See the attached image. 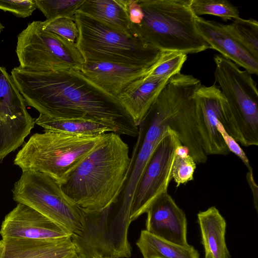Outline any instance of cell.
Masks as SVG:
<instances>
[{
  "instance_id": "ac0fdd59",
  "label": "cell",
  "mask_w": 258,
  "mask_h": 258,
  "mask_svg": "<svg viewBox=\"0 0 258 258\" xmlns=\"http://www.w3.org/2000/svg\"><path fill=\"white\" fill-rule=\"evenodd\" d=\"M169 79L142 77L116 97L138 126Z\"/></svg>"
},
{
  "instance_id": "7c38bea8",
  "label": "cell",
  "mask_w": 258,
  "mask_h": 258,
  "mask_svg": "<svg viewBox=\"0 0 258 258\" xmlns=\"http://www.w3.org/2000/svg\"><path fill=\"white\" fill-rule=\"evenodd\" d=\"M11 75L0 66V158L24 142L35 123Z\"/></svg>"
},
{
  "instance_id": "d6a6232c",
  "label": "cell",
  "mask_w": 258,
  "mask_h": 258,
  "mask_svg": "<svg viewBox=\"0 0 258 258\" xmlns=\"http://www.w3.org/2000/svg\"><path fill=\"white\" fill-rule=\"evenodd\" d=\"M189 154L188 149L186 146L182 145L181 143L177 146L175 150L176 155L183 157Z\"/></svg>"
},
{
  "instance_id": "ffe728a7",
  "label": "cell",
  "mask_w": 258,
  "mask_h": 258,
  "mask_svg": "<svg viewBox=\"0 0 258 258\" xmlns=\"http://www.w3.org/2000/svg\"><path fill=\"white\" fill-rule=\"evenodd\" d=\"M127 3L128 0H85L77 12L119 31L131 33Z\"/></svg>"
},
{
  "instance_id": "ba28073f",
  "label": "cell",
  "mask_w": 258,
  "mask_h": 258,
  "mask_svg": "<svg viewBox=\"0 0 258 258\" xmlns=\"http://www.w3.org/2000/svg\"><path fill=\"white\" fill-rule=\"evenodd\" d=\"M13 199L37 211L72 236L82 229L84 210L70 199L59 184L38 171L23 172L12 190Z\"/></svg>"
},
{
  "instance_id": "e575fe53",
  "label": "cell",
  "mask_w": 258,
  "mask_h": 258,
  "mask_svg": "<svg viewBox=\"0 0 258 258\" xmlns=\"http://www.w3.org/2000/svg\"><path fill=\"white\" fill-rule=\"evenodd\" d=\"M74 258H81V257H79V256H77L75 257ZM104 258H117V257H104Z\"/></svg>"
},
{
  "instance_id": "1f68e13d",
  "label": "cell",
  "mask_w": 258,
  "mask_h": 258,
  "mask_svg": "<svg viewBox=\"0 0 258 258\" xmlns=\"http://www.w3.org/2000/svg\"><path fill=\"white\" fill-rule=\"evenodd\" d=\"M247 183L251 189L254 208L258 211V186L254 180L252 170H248L246 174Z\"/></svg>"
},
{
  "instance_id": "44dd1931",
  "label": "cell",
  "mask_w": 258,
  "mask_h": 258,
  "mask_svg": "<svg viewBox=\"0 0 258 258\" xmlns=\"http://www.w3.org/2000/svg\"><path fill=\"white\" fill-rule=\"evenodd\" d=\"M35 122L42 127L44 132L80 136H97L107 132L118 135L117 129L113 125L90 120L57 119L40 113Z\"/></svg>"
},
{
  "instance_id": "e0dca14e",
  "label": "cell",
  "mask_w": 258,
  "mask_h": 258,
  "mask_svg": "<svg viewBox=\"0 0 258 258\" xmlns=\"http://www.w3.org/2000/svg\"><path fill=\"white\" fill-rule=\"evenodd\" d=\"M150 67L85 62L81 72L102 90L116 97L130 84L143 77Z\"/></svg>"
},
{
  "instance_id": "7402d4cb",
  "label": "cell",
  "mask_w": 258,
  "mask_h": 258,
  "mask_svg": "<svg viewBox=\"0 0 258 258\" xmlns=\"http://www.w3.org/2000/svg\"><path fill=\"white\" fill-rule=\"evenodd\" d=\"M143 258H199L189 244L181 245L160 238L143 230L136 242Z\"/></svg>"
},
{
  "instance_id": "3957f363",
  "label": "cell",
  "mask_w": 258,
  "mask_h": 258,
  "mask_svg": "<svg viewBox=\"0 0 258 258\" xmlns=\"http://www.w3.org/2000/svg\"><path fill=\"white\" fill-rule=\"evenodd\" d=\"M202 85L192 75L178 74L170 78L138 125L142 142L158 144L172 131L196 163L207 160L199 133L196 93Z\"/></svg>"
},
{
  "instance_id": "7a4b0ae2",
  "label": "cell",
  "mask_w": 258,
  "mask_h": 258,
  "mask_svg": "<svg viewBox=\"0 0 258 258\" xmlns=\"http://www.w3.org/2000/svg\"><path fill=\"white\" fill-rule=\"evenodd\" d=\"M132 163L128 146L120 135L106 133L60 186L81 209L99 211L117 201Z\"/></svg>"
},
{
  "instance_id": "d6986e66",
  "label": "cell",
  "mask_w": 258,
  "mask_h": 258,
  "mask_svg": "<svg viewBox=\"0 0 258 258\" xmlns=\"http://www.w3.org/2000/svg\"><path fill=\"white\" fill-rule=\"evenodd\" d=\"M205 258H231L225 241L226 223L214 206L198 214Z\"/></svg>"
},
{
  "instance_id": "8fae6325",
  "label": "cell",
  "mask_w": 258,
  "mask_h": 258,
  "mask_svg": "<svg viewBox=\"0 0 258 258\" xmlns=\"http://www.w3.org/2000/svg\"><path fill=\"white\" fill-rule=\"evenodd\" d=\"M180 143L170 130L158 144L138 183L131 209V222L146 213L155 200L167 192L175 150Z\"/></svg>"
},
{
  "instance_id": "9a60e30c",
  "label": "cell",
  "mask_w": 258,
  "mask_h": 258,
  "mask_svg": "<svg viewBox=\"0 0 258 258\" xmlns=\"http://www.w3.org/2000/svg\"><path fill=\"white\" fill-rule=\"evenodd\" d=\"M197 29L210 48L242 67L249 74L257 75L258 59L252 56L226 30L225 24L197 16Z\"/></svg>"
},
{
  "instance_id": "6da1fadb",
  "label": "cell",
  "mask_w": 258,
  "mask_h": 258,
  "mask_svg": "<svg viewBox=\"0 0 258 258\" xmlns=\"http://www.w3.org/2000/svg\"><path fill=\"white\" fill-rule=\"evenodd\" d=\"M11 76L27 105L52 118L90 120L115 126L118 135L138 137L139 127L114 97L80 71L36 72L19 66Z\"/></svg>"
},
{
  "instance_id": "5bb4252c",
  "label": "cell",
  "mask_w": 258,
  "mask_h": 258,
  "mask_svg": "<svg viewBox=\"0 0 258 258\" xmlns=\"http://www.w3.org/2000/svg\"><path fill=\"white\" fill-rule=\"evenodd\" d=\"M146 213L147 231L175 244H188L185 214L167 192L156 199Z\"/></svg>"
},
{
  "instance_id": "5b68a950",
  "label": "cell",
  "mask_w": 258,
  "mask_h": 258,
  "mask_svg": "<svg viewBox=\"0 0 258 258\" xmlns=\"http://www.w3.org/2000/svg\"><path fill=\"white\" fill-rule=\"evenodd\" d=\"M78 29L76 45L85 62H108L150 67L162 51L136 32L119 31L82 13L76 12Z\"/></svg>"
},
{
  "instance_id": "d4e9b609",
  "label": "cell",
  "mask_w": 258,
  "mask_h": 258,
  "mask_svg": "<svg viewBox=\"0 0 258 258\" xmlns=\"http://www.w3.org/2000/svg\"><path fill=\"white\" fill-rule=\"evenodd\" d=\"M190 7L196 16L211 15L224 21L239 18L238 8L227 0H191Z\"/></svg>"
},
{
  "instance_id": "2e32d148",
  "label": "cell",
  "mask_w": 258,
  "mask_h": 258,
  "mask_svg": "<svg viewBox=\"0 0 258 258\" xmlns=\"http://www.w3.org/2000/svg\"><path fill=\"white\" fill-rule=\"evenodd\" d=\"M78 256L71 237L0 240V258H74Z\"/></svg>"
},
{
  "instance_id": "9c48e42d",
  "label": "cell",
  "mask_w": 258,
  "mask_h": 258,
  "mask_svg": "<svg viewBox=\"0 0 258 258\" xmlns=\"http://www.w3.org/2000/svg\"><path fill=\"white\" fill-rule=\"evenodd\" d=\"M215 82L226 98L245 143L258 145V92L251 75L220 54L214 56Z\"/></svg>"
},
{
  "instance_id": "30bf717a",
  "label": "cell",
  "mask_w": 258,
  "mask_h": 258,
  "mask_svg": "<svg viewBox=\"0 0 258 258\" xmlns=\"http://www.w3.org/2000/svg\"><path fill=\"white\" fill-rule=\"evenodd\" d=\"M196 120L202 146L207 155H225L230 152L219 133V120L230 135L238 126L228 103L219 86L201 85L196 93Z\"/></svg>"
},
{
  "instance_id": "83f0119b",
  "label": "cell",
  "mask_w": 258,
  "mask_h": 258,
  "mask_svg": "<svg viewBox=\"0 0 258 258\" xmlns=\"http://www.w3.org/2000/svg\"><path fill=\"white\" fill-rule=\"evenodd\" d=\"M43 28L67 40L76 43L78 36V29L75 21L62 17L42 21Z\"/></svg>"
},
{
  "instance_id": "603a6c76",
  "label": "cell",
  "mask_w": 258,
  "mask_h": 258,
  "mask_svg": "<svg viewBox=\"0 0 258 258\" xmlns=\"http://www.w3.org/2000/svg\"><path fill=\"white\" fill-rule=\"evenodd\" d=\"M228 32L252 56L258 59V22L253 19L240 17L225 24Z\"/></svg>"
},
{
  "instance_id": "484cf974",
  "label": "cell",
  "mask_w": 258,
  "mask_h": 258,
  "mask_svg": "<svg viewBox=\"0 0 258 258\" xmlns=\"http://www.w3.org/2000/svg\"><path fill=\"white\" fill-rule=\"evenodd\" d=\"M85 0H35L37 8L46 20L68 18L75 21V14Z\"/></svg>"
},
{
  "instance_id": "f546056e",
  "label": "cell",
  "mask_w": 258,
  "mask_h": 258,
  "mask_svg": "<svg viewBox=\"0 0 258 258\" xmlns=\"http://www.w3.org/2000/svg\"><path fill=\"white\" fill-rule=\"evenodd\" d=\"M217 127L229 151L232 152L239 157L247 167L248 170H252L248 159L243 150L240 147L238 142L228 134L219 120L218 122Z\"/></svg>"
},
{
  "instance_id": "277c9868",
  "label": "cell",
  "mask_w": 258,
  "mask_h": 258,
  "mask_svg": "<svg viewBox=\"0 0 258 258\" xmlns=\"http://www.w3.org/2000/svg\"><path fill=\"white\" fill-rule=\"evenodd\" d=\"M143 19L131 30L161 51L197 53L210 48L200 35L191 0H137Z\"/></svg>"
},
{
  "instance_id": "4fadbf2b",
  "label": "cell",
  "mask_w": 258,
  "mask_h": 258,
  "mask_svg": "<svg viewBox=\"0 0 258 258\" xmlns=\"http://www.w3.org/2000/svg\"><path fill=\"white\" fill-rule=\"evenodd\" d=\"M0 234L2 238L46 239L71 237L63 228L22 203H18L6 216Z\"/></svg>"
},
{
  "instance_id": "4dcf8cb0",
  "label": "cell",
  "mask_w": 258,
  "mask_h": 258,
  "mask_svg": "<svg viewBox=\"0 0 258 258\" xmlns=\"http://www.w3.org/2000/svg\"><path fill=\"white\" fill-rule=\"evenodd\" d=\"M128 12L131 25H137L143 19L144 14L137 0H128Z\"/></svg>"
},
{
  "instance_id": "52a82bcc",
  "label": "cell",
  "mask_w": 258,
  "mask_h": 258,
  "mask_svg": "<svg viewBox=\"0 0 258 258\" xmlns=\"http://www.w3.org/2000/svg\"><path fill=\"white\" fill-rule=\"evenodd\" d=\"M16 52L19 67L32 72L81 71L85 62L75 43L45 30L40 21L29 23L18 35Z\"/></svg>"
},
{
  "instance_id": "8992f818",
  "label": "cell",
  "mask_w": 258,
  "mask_h": 258,
  "mask_svg": "<svg viewBox=\"0 0 258 258\" xmlns=\"http://www.w3.org/2000/svg\"><path fill=\"white\" fill-rule=\"evenodd\" d=\"M104 134L80 136L51 132L36 133L17 153L14 164L23 172L46 174L60 185Z\"/></svg>"
},
{
  "instance_id": "cb8c5ba5",
  "label": "cell",
  "mask_w": 258,
  "mask_h": 258,
  "mask_svg": "<svg viewBox=\"0 0 258 258\" xmlns=\"http://www.w3.org/2000/svg\"><path fill=\"white\" fill-rule=\"evenodd\" d=\"M187 59V54L175 51H162L159 58L143 77L148 78H170L180 73Z\"/></svg>"
},
{
  "instance_id": "4316f807",
  "label": "cell",
  "mask_w": 258,
  "mask_h": 258,
  "mask_svg": "<svg viewBox=\"0 0 258 258\" xmlns=\"http://www.w3.org/2000/svg\"><path fill=\"white\" fill-rule=\"evenodd\" d=\"M196 168V162L189 154L183 157L175 155L171 177L176 183V186L192 180Z\"/></svg>"
},
{
  "instance_id": "836d02e7",
  "label": "cell",
  "mask_w": 258,
  "mask_h": 258,
  "mask_svg": "<svg viewBox=\"0 0 258 258\" xmlns=\"http://www.w3.org/2000/svg\"><path fill=\"white\" fill-rule=\"evenodd\" d=\"M4 26L1 24V23L0 22V33H1V32L3 31V30L4 29Z\"/></svg>"
},
{
  "instance_id": "f1b7e54d",
  "label": "cell",
  "mask_w": 258,
  "mask_h": 258,
  "mask_svg": "<svg viewBox=\"0 0 258 258\" xmlns=\"http://www.w3.org/2000/svg\"><path fill=\"white\" fill-rule=\"evenodd\" d=\"M36 9L35 0H0V10L18 17H29Z\"/></svg>"
}]
</instances>
